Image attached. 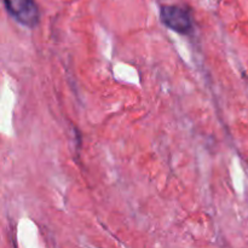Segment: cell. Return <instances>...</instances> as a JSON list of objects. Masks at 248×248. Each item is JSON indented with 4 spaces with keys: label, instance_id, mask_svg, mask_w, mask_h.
Wrapping results in <instances>:
<instances>
[{
    "label": "cell",
    "instance_id": "6da1fadb",
    "mask_svg": "<svg viewBox=\"0 0 248 248\" xmlns=\"http://www.w3.org/2000/svg\"><path fill=\"white\" fill-rule=\"evenodd\" d=\"M160 18L167 28L179 34H188L193 29V21L186 9L181 6H162L160 11Z\"/></svg>",
    "mask_w": 248,
    "mask_h": 248
},
{
    "label": "cell",
    "instance_id": "7a4b0ae2",
    "mask_svg": "<svg viewBox=\"0 0 248 248\" xmlns=\"http://www.w3.org/2000/svg\"><path fill=\"white\" fill-rule=\"evenodd\" d=\"M9 14L26 27H35L39 22V11L34 0H4Z\"/></svg>",
    "mask_w": 248,
    "mask_h": 248
}]
</instances>
